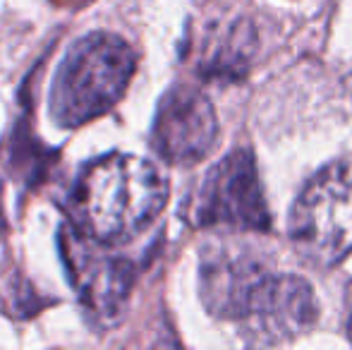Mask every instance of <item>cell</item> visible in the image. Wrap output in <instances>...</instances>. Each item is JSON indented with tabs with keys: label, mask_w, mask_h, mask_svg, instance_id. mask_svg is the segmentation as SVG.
Masks as SVG:
<instances>
[{
	"label": "cell",
	"mask_w": 352,
	"mask_h": 350,
	"mask_svg": "<svg viewBox=\"0 0 352 350\" xmlns=\"http://www.w3.org/2000/svg\"><path fill=\"white\" fill-rule=\"evenodd\" d=\"M168 201V182L151 161L111 154L89 164L70 192L74 228L113 248L137 238Z\"/></svg>",
	"instance_id": "obj_1"
},
{
	"label": "cell",
	"mask_w": 352,
	"mask_h": 350,
	"mask_svg": "<svg viewBox=\"0 0 352 350\" xmlns=\"http://www.w3.org/2000/svg\"><path fill=\"white\" fill-rule=\"evenodd\" d=\"M135 67V48L118 34L91 32L77 39L53 77V120L79 127L108 113L125 96Z\"/></svg>",
	"instance_id": "obj_2"
},
{
	"label": "cell",
	"mask_w": 352,
	"mask_h": 350,
	"mask_svg": "<svg viewBox=\"0 0 352 350\" xmlns=\"http://www.w3.org/2000/svg\"><path fill=\"white\" fill-rule=\"evenodd\" d=\"M290 240L316 266L352 254V164H329L307 182L290 211Z\"/></svg>",
	"instance_id": "obj_3"
},
{
	"label": "cell",
	"mask_w": 352,
	"mask_h": 350,
	"mask_svg": "<svg viewBox=\"0 0 352 350\" xmlns=\"http://www.w3.org/2000/svg\"><path fill=\"white\" fill-rule=\"evenodd\" d=\"M276 274L252 248L237 243H211L201 250L199 293L206 309L218 319L245 327L264 303Z\"/></svg>",
	"instance_id": "obj_4"
},
{
	"label": "cell",
	"mask_w": 352,
	"mask_h": 350,
	"mask_svg": "<svg viewBox=\"0 0 352 350\" xmlns=\"http://www.w3.org/2000/svg\"><path fill=\"white\" fill-rule=\"evenodd\" d=\"M199 228L226 226L235 230H269L271 216L252 151L237 149L204 175L190 206Z\"/></svg>",
	"instance_id": "obj_5"
},
{
	"label": "cell",
	"mask_w": 352,
	"mask_h": 350,
	"mask_svg": "<svg viewBox=\"0 0 352 350\" xmlns=\"http://www.w3.org/2000/svg\"><path fill=\"white\" fill-rule=\"evenodd\" d=\"M98 248L101 243L74 226L72 230H63V257L84 309L101 324L113 327L125 314L135 283V266L125 257L98 252Z\"/></svg>",
	"instance_id": "obj_6"
},
{
	"label": "cell",
	"mask_w": 352,
	"mask_h": 350,
	"mask_svg": "<svg viewBox=\"0 0 352 350\" xmlns=\"http://www.w3.org/2000/svg\"><path fill=\"white\" fill-rule=\"evenodd\" d=\"M218 142V120L211 101L197 87L175 85L158 103L151 146L163 161L190 166L206 159Z\"/></svg>",
	"instance_id": "obj_7"
},
{
	"label": "cell",
	"mask_w": 352,
	"mask_h": 350,
	"mask_svg": "<svg viewBox=\"0 0 352 350\" xmlns=\"http://www.w3.org/2000/svg\"><path fill=\"white\" fill-rule=\"evenodd\" d=\"M319 319L314 288L292 274L276 276L259 312L242 327V336L254 346H276L309 331Z\"/></svg>",
	"instance_id": "obj_8"
},
{
	"label": "cell",
	"mask_w": 352,
	"mask_h": 350,
	"mask_svg": "<svg viewBox=\"0 0 352 350\" xmlns=\"http://www.w3.org/2000/svg\"><path fill=\"white\" fill-rule=\"evenodd\" d=\"M348 333H350V341H352V312H350V319H348Z\"/></svg>",
	"instance_id": "obj_9"
}]
</instances>
